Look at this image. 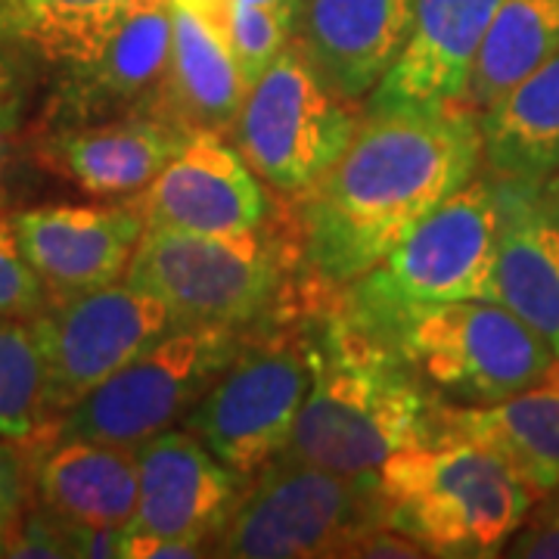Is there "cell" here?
<instances>
[{
  "label": "cell",
  "instance_id": "17",
  "mask_svg": "<svg viewBox=\"0 0 559 559\" xmlns=\"http://www.w3.org/2000/svg\"><path fill=\"white\" fill-rule=\"evenodd\" d=\"M187 138L190 131L156 112H131L94 124L53 128L32 143L44 171L60 175L91 197L116 200L146 190Z\"/></svg>",
  "mask_w": 559,
  "mask_h": 559
},
{
  "label": "cell",
  "instance_id": "8",
  "mask_svg": "<svg viewBox=\"0 0 559 559\" xmlns=\"http://www.w3.org/2000/svg\"><path fill=\"white\" fill-rule=\"evenodd\" d=\"M237 326H175L103 380L38 439H87L138 451L197 407L240 348Z\"/></svg>",
  "mask_w": 559,
  "mask_h": 559
},
{
  "label": "cell",
  "instance_id": "2",
  "mask_svg": "<svg viewBox=\"0 0 559 559\" xmlns=\"http://www.w3.org/2000/svg\"><path fill=\"white\" fill-rule=\"evenodd\" d=\"M429 385L385 342L323 299L311 318V385L283 457L345 476H377L392 454L436 439Z\"/></svg>",
  "mask_w": 559,
  "mask_h": 559
},
{
  "label": "cell",
  "instance_id": "32",
  "mask_svg": "<svg viewBox=\"0 0 559 559\" xmlns=\"http://www.w3.org/2000/svg\"><path fill=\"white\" fill-rule=\"evenodd\" d=\"M507 557L528 559H559V510L550 507L547 516L535 522H522L513 538L503 547Z\"/></svg>",
  "mask_w": 559,
  "mask_h": 559
},
{
  "label": "cell",
  "instance_id": "34",
  "mask_svg": "<svg viewBox=\"0 0 559 559\" xmlns=\"http://www.w3.org/2000/svg\"><path fill=\"white\" fill-rule=\"evenodd\" d=\"M175 7H183L187 13H193L197 20L205 22L212 32H218L227 40V25H230V10L234 0H171Z\"/></svg>",
  "mask_w": 559,
  "mask_h": 559
},
{
  "label": "cell",
  "instance_id": "25",
  "mask_svg": "<svg viewBox=\"0 0 559 559\" xmlns=\"http://www.w3.org/2000/svg\"><path fill=\"white\" fill-rule=\"evenodd\" d=\"M131 0H0V44L60 69L100 47Z\"/></svg>",
  "mask_w": 559,
  "mask_h": 559
},
{
  "label": "cell",
  "instance_id": "12",
  "mask_svg": "<svg viewBox=\"0 0 559 559\" xmlns=\"http://www.w3.org/2000/svg\"><path fill=\"white\" fill-rule=\"evenodd\" d=\"M171 57V0H131L100 47L57 69L44 131L153 112Z\"/></svg>",
  "mask_w": 559,
  "mask_h": 559
},
{
  "label": "cell",
  "instance_id": "26",
  "mask_svg": "<svg viewBox=\"0 0 559 559\" xmlns=\"http://www.w3.org/2000/svg\"><path fill=\"white\" fill-rule=\"evenodd\" d=\"M47 426V370L32 318H0V439L28 444Z\"/></svg>",
  "mask_w": 559,
  "mask_h": 559
},
{
  "label": "cell",
  "instance_id": "11",
  "mask_svg": "<svg viewBox=\"0 0 559 559\" xmlns=\"http://www.w3.org/2000/svg\"><path fill=\"white\" fill-rule=\"evenodd\" d=\"M47 370L50 426L103 380L168 336L178 323L156 296L131 283L50 296L32 318ZM47 426V429H50Z\"/></svg>",
  "mask_w": 559,
  "mask_h": 559
},
{
  "label": "cell",
  "instance_id": "31",
  "mask_svg": "<svg viewBox=\"0 0 559 559\" xmlns=\"http://www.w3.org/2000/svg\"><path fill=\"white\" fill-rule=\"evenodd\" d=\"M38 168L32 140H22L20 134H0V212H13V205L25 200V193L35 187Z\"/></svg>",
  "mask_w": 559,
  "mask_h": 559
},
{
  "label": "cell",
  "instance_id": "5",
  "mask_svg": "<svg viewBox=\"0 0 559 559\" xmlns=\"http://www.w3.org/2000/svg\"><path fill=\"white\" fill-rule=\"evenodd\" d=\"M377 481L385 525L417 540L426 557H498L538 500L495 454L466 439L399 451Z\"/></svg>",
  "mask_w": 559,
  "mask_h": 559
},
{
  "label": "cell",
  "instance_id": "19",
  "mask_svg": "<svg viewBox=\"0 0 559 559\" xmlns=\"http://www.w3.org/2000/svg\"><path fill=\"white\" fill-rule=\"evenodd\" d=\"M495 200L498 301L535 330L559 360V218L540 193V180L495 175Z\"/></svg>",
  "mask_w": 559,
  "mask_h": 559
},
{
  "label": "cell",
  "instance_id": "9",
  "mask_svg": "<svg viewBox=\"0 0 559 559\" xmlns=\"http://www.w3.org/2000/svg\"><path fill=\"white\" fill-rule=\"evenodd\" d=\"M389 345L451 404H495L559 370L538 333L500 301L466 299L419 311Z\"/></svg>",
  "mask_w": 559,
  "mask_h": 559
},
{
  "label": "cell",
  "instance_id": "10",
  "mask_svg": "<svg viewBox=\"0 0 559 559\" xmlns=\"http://www.w3.org/2000/svg\"><path fill=\"white\" fill-rule=\"evenodd\" d=\"M358 119L355 103L330 94L296 40H289L274 66L246 91L234 138L261 183L296 200L340 159Z\"/></svg>",
  "mask_w": 559,
  "mask_h": 559
},
{
  "label": "cell",
  "instance_id": "29",
  "mask_svg": "<svg viewBox=\"0 0 559 559\" xmlns=\"http://www.w3.org/2000/svg\"><path fill=\"white\" fill-rule=\"evenodd\" d=\"M0 557H75L69 522L50 513L47 507L20 513V520L13 522L3 540Z\"/></svg>",
  "mask_w": 559,
  "mask_h": 559
},
{
  "label": "cell",
  "instance_id": "15",
  "mask_svg": "<svg viewBox=\"0 0 559 559\" xmlns=\"http://www.w3.org/2000/svg\"><path fill=\"white\" fill-rule=\"evenodd\" d=\"M138 510L124 532L180 540L205 550L215 544L242 481L197 436L165 429L138 448ZM209 554V550H205Z\"/></svg>",
  "mask_w": 559,
  "mask_h": 559
},
{
  "label": "cell",
  "instance_id": "33",
  "mask_svg": "<svg viewBox=\"0 0 559 559\" xmlns=\"http://www.w3.org/2000/svg\"><path fill=\"white\" fill-rule=\"evenodd\" d=\"M22 513V469L16 454L0 439V554L13 522Z\"/></svg>",
  "mask_w": 559,
  "mask_h": 559
},
{
  "label": "cell",
  "instance_id": "28",
  "mask_svg": "<svg viewBox=\"0 0 559 559\" xmlns=\"http://www.w3.org/2000/svg\"><path fill=\"white\" fill-rule=\"evenodd\" d=\"M47 305V289L25 264L10 212H0V318H35Z\"/></svg>",
  "mask_w": 559,
  "mask_h": 559
},
{
  "label": "cell",
  "instance_id": "27",
  "mask_svg": "<svg viewBox=\"0 0 559 559\" xmlns=\"http://www.w3.org/2000/svg\"><path fill=\"white\" fill-rule=\"evenodd\" d=\"M296 16L299 13H293V10L234 3L230 25H227V47L237 62V72H240L246 91L286 50V44L296 35Z\"/></svg>",
  "mask_w": 559,
  "mask_h": 559
},
{
  "label": "cell",
  "instance_id": "4",
  "mask_svg": "<svg viewBox=\"0 0 559 559\" xmlns=\"http://www.w3.org/2000/svg\"><path fill=\"white\" fill-rule=\"evenodd\" d=\"M495 175L479 171L436 205L370 271L345 283L336 305L373 340H395L407 320L451 301H498Z\"/></svg>",
  "mask_w": 559,
  "mask_h": 559
},
{
  "label": "cell",
  "instance_id": "23",
  "mask_svg": "<svg viewBox=\"0 0 559 559\" xmlns=\"http://www.w3.org/2000/svg\"><path fill=\"white\" fill-rule=\"evenodd\" d=\"M485 171L544 180L559 168V50L481 112Z\"/></svg>",
  "mask_w": 559,
  "mask_h": 559
},
{
  "label": "cell",
  "instance_id": "21",
  "mask_svg": "<svg viewBox=\"0 0 559 559\" xmlns=\"http://www.w3.org/2000/svg\"><path fill=\"white\" fill-rule=\"evenodd\" d=\"M32 460L40 507L75 525L128 528L138 510V451L87 439H44Z\"/></svg>",
  "mask_w": 559,
  "mask_h": 559
},
{
  "label": "cell",
  "instance_id": "7",
  "mask_svg": "<svg viewBox=\"0 0 559 559\" xmlns=\"http://www.w3.org/2000/svg\"><path fill=\"white\" fill-rule=\"evenodd\" d=\"M385 525L377 476H345L314 463L274 457L242 485L212 554L234 559L355 557Z\"/></svg>",
  "mask_w": 559,
  "mask_h": 559
},
{
  "label": "cell",
  "instance_id": "14",
  "mask_svg": "<svg viewBox=\"0 0 559 559\" xmlns=\"http://www.w3.org/2000/svg\"><path fill=\"white\" fill-rule=\"evenodd\" d=\"M10 224L47 299L119 283L146 230L131 202L32 205L10 212Z\"/></svg>",
  "mask_w": 559,
  "mask_h": 559
},
{
  "label": "cell",
  "instance_id": "13",
  "mask_svg": "<svg viewBox=\"0 0 559 559\" xmlns=\"http://www.w3.org/2000/svg\"><path fill=\"white\" fill-rule=\"evenodd\" d=\"M131 205L146 227L190 234H242L271 218L259 175L221 131H193Z\"/></svg>",
  "mask_w": 559,
  "mask_h": 559
},
{
  "label": "cell",
  "instance_id": "3",
  "mask_svg": "<svg viewBox=\"0 0 559 559\" xmlns=\"http://www.w3.org/2000/svg\"><path fill=\"white\" fill-rule=\"evenodd\" d=\"M326 289L299 271L274 314L246 326L230 364L183 417L190 436L246 485L289 444L311 385V318Z\"/></svg>",
  "mask_w": 559,
  "mask_h": 559
},
{
  "label": "cell",
  "instance_id": "1",
  "mask_svg": "<svg viewBox=\"0 0 559 559\" xmlns=\"http://www.w3.org/2000/svg\"><path fill=\"white\" fill-rule=\"evenodd\" d=\"M481 168V116L463 100L364 109L340 159L296 197L299 271L342 289Z\"/></svg>",
  "mask_w": 559,
  "mask_h": 559
},
{
  "label": "cell",
  "instance_id": "22",
  "mask_svg": "<svg viewBox=\"0 0 559 559\" xmlns=\"http://www.w3.org/2000/svg\"><path fill=\"white\" fill-rule=\"evenodd\" d=\"M246 100L227 40L183 7L171 3V57L162 81L156 116L183 131H227Z\"/></svg>",
  "mask_w": 559,
  "mask_h": 559
},
{
  "label": "cell",
  "instance_id": "36",
  "mask_svg": "<svg viewBox=\"0 0 559 559\" xmlns=\"http://www.w3.org/2000/svg\"><path fill=\"white\" fill-rule=\"evenodd\" d=\"M234 3H249V7H274V10H293V13H299L301 0H234Z\"/></svg>",
  "mask_w": 559,
  "mask_h": 559
},
{
  "label": "cell",
  "instance_id": "35",
  "mask_svg": "<svg viewBox=\"0 0 559 559\" xmlns=\"http://www.w3.org/2000/svg\"><path fill=\"white\" fill-rule=\"evenodd\" d=\"M540 193H544L547 205L554 209V215L559 218V168L554 175H547V178L540 180Z\"/></svg>",
  "mask_w": 559,
  "mask_h": 559
},
{
  "label": "cell",
  "instance_id": "24",
  "mask_svg": "<svg viewBox=\"0 0 559 559\" xmlns=\"http://www.w3.org/2000/svg\"><path fill=\"white\" fill-rule=\"evenodd\" d=\"M557 50L559 0H500L481 40L463 103L481 116Z\"/></svg>",
  "mask_w": 559,
  "mask_h": 559
},
{
  "label": "cell",
  "instance_id": "18",
  "mask_svg": "<svg viewBox=\"0 0 559 559\" xmlns=\"http://www.w3.org/2000/svg\"><path fill=\"white\" fill-rule=\"evenodd\" d=\"M414 0H301L296 47L326 91L360 103L399 57Z\"/></svg>",
  "mask_w": 559,
  "mask_h": 559
},
{
  "label": "cell",
  "instance_id": "16",
  "mask_svg": "<svg viewBox=\"0 0 559 559\" xmlns=\"http://www.w3.org/2000/svg\"><path fill=\"white\" fill-rule=\"evenodd\" d=\"M500 0H414L399 57L364 109L457 103Z\"/></svg>",
  "mask_w": 559,
  "mask_h": 559
},
{
  "label": "cell",
  "instance_id": "6",
  "mask_svg": "<svg viewBox=\"0 0 559 559\" xmlns=\"http://www.w3.org/2000/svg\"><path fill=\"white\" fill-rule=\"evenodd\" d=\"M299 280L293 234L261 224L242 234H190L146 227L124 283L171 311L178 326L246 330L274 314Z\"/></svg>",
  "mask_w": 559,
  "mask_h": 559
},
{
  "label": "cell",
  "instance_id": "30",
  "mask_svg": "<svg viewBox=\"0 0 559 559\" xmlns=\"http://www.w3.org/2000/svg\"><path fill=\"white\" fill-rule=\"evenodd\" d=\"M35 62L0 44V134H20L35 94Z\"/></svg>",
  "mask_w": 559,
  "mask_h": 559
},
{
  "label": "cell",
  "instance_id": "20",
  "mask_svg": "<svg viewBox=\"0 0 559 559\" xmlns=\"http://www.w3.org/2000/svg\"><path fill=\"white\" fill-rule=\"evenodd\" d=\"M436 439L485 448L538 500L559 491V370L495 404H436Z\"/></svg>",
  "mask_w": 559,
  "mask_h": 559
},
{
  "label": "cell",
  "instance_id": "37",
  "mask_svg": "<svg viewBox=\"0 0 559 559\" xmlns=\"http://www.w3.org/2000/svg\"><path fill=\"white\" fill-rule=\"evenodd\" d=\"M554 507H557V510H559V491H557V495H554Z\"/></svg>",
  "mask_w": 559,
  "mask_h": 559
}]
</instances>
